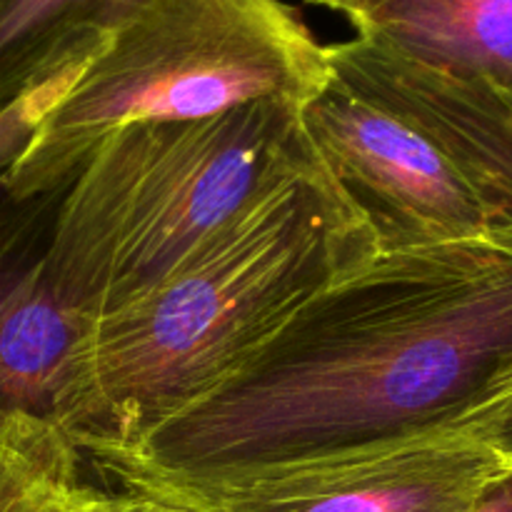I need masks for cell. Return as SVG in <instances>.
Segmentation results:
<instances>
[{
	"mask_svg": "<svg viewBox=\"0 0 512 512\" xmlns=\"http://www.w3.org/2000/svg\"><path fill=\"white\" fill-rule=\"evenodd\" d=\"M328 70V45L283 0H153L50 100L3 173L20 193L55 190L120 128L303 108Z\"/></svg>",
	"mask_w": 512,
	"mask_h": 512,
	"instance_id": "obj_4",
	"label": "cell"
},
{
	"mask_svg": "<svg viewBox=\"0 0 512 512\" xmlns=\"http://www.w3.org/2000/svg\"><path fill=\"white\" fill-rule=\"evenodd\" d=\"M500 95H503V98H505V103H508V108L512 110V85H510V88L500 90Z\"/></svg>",
	"mask_w": 512,
	"mask_h": 512,
	"instance_id": "obj_16",
	"label": "cell"
},
{
	"mask_svg": "<svg viewBox=\"0 0 512 512\" xmlns=\"http://www.w3.org/2000/svg\"><path fill=\"white\" fill-rule=\"evenodd\" d=\"M60 193L63 185L20 193L0 170V415L50 423L58 418L73 353L90 323L65 303L55 283Z\"/></svg>",
	"mask_w": 512,
	"mask_h": 512,
	"instance_id": "obj_7",
	"label": "cell"
},
{
	"mask_svg": "<svg viewBox=\"0 0 512 512\" xmlns=\"http://www.w3.org/2000/svg\"><path fill=\"white\" fill-rule=\"evenodd\" d=\"M305 3H310V5H320V8L335 10V13H343V10L348 8L350 3H355V0H305Z\"/></svg>",
	"mask_w": 512,
	"mask_h": 512,
	"instance_id": "obj_15",
	"label": "cell"
},
{
	"mask_svg": "<svg viewBox=\"0 0 512 512\" xmlns=\"http://www.w3.org/2000/svg\"><path fill=\"white\" fill-rule=\"evenodd\" d=\"M328 58L438 140L483 198L500 240L512 245V110L500 90L360 38L328 45Z\"/></svg>",
	"mask_w": 512,
	"mask_h": 512,
	"instance_id": "obj_8",
	"label": "cell"
},
{
	"mask_svg": "<svg viewBox=\"0 0 512 512\" xmlns=\"http://www.w3.org/2000/svg\"><path fill=\"white\" fill-rule=\"evenodd\" d=\"M343 15L355 38L400 58L495 90L512 85V0H355Z\"/></svg>",
	"mask_w": 512,
	"mask_h": 512,
	"instance_id": "obj_9",
	"label": "cell"
},
{
	"mask_svg": "<svg viewBox=\"0 0 512 512\" xmlns=\"http://www.w3.org/2000/svg\"><path fill=\"white\" fill-rule=\"evenodd\" d=\"M378 253L373 230L313 155L153 288L90 318L55 423L80 455L128 443Z\"/></svg>",
	"mask_w": 512,
	"mask_h": 512,
	"instance_id": "obj_2",
	"label": "cell"
},
{
	"mask_svg": "<svg viewBox=\"0 0 512 512\" xmlns=\"http://www.w3.org/2000/svg\"><path fill=\"white\" fill-rule=\"evenodd\" d=\"M328 68L323 88L300 108V130L380 253L470 240L508 245L478 190L423 125L330 58Z\"/></svg>",
	"mask_w": 512,
	"mask_h": 512,
	"instance_id": "obj_5",
	"label": "cell"
},
{
	"mask_svg": "<svg viewBox=\"0 0 512 512\" xmlns=\"http://www.w3.org/2000/svg\"><path fill=\"white\" fill-rule=\"evenodd\" d=\"M98 512H195V510L173 503V500L160 498V495L148 493V490L120 485V488L113 490V493H105L103 490Z\"/></svg>",
	"mask_w": 512,
	"mask_h": 512,
	"instance_id": "obj_13",
	"label": "cell"
},
{
	"mask_svg": "<svg viewBox=\"0 0 512 512\" xmlns=\"http://www.w3.org/2000/svg\"><path fill=\"white\" fill-rule=\"evenodd\" d=\"M300 108L253 103L120 128L63 183L53 273L85 318L163 280L210 233L313 158Z\"/></svg>",
	"mask_w": 512,
	"mask_h": 512,
	"instance_id": "obj_3",
	"label": "cell"
},
{
	"mask_svg": "<svg viewBox=\"0 0 512 512\" xmlns=\"http://www.w3.org/2000/svg\"><path fill=\"white\" fill-rule=\"evenodd\" d=\"M463 512H512V463H503Z\"/></svg>",
	"mask_w": 512,
	"mask_h": 512,
	"instance_id": "obj_14",
	"label": "cell"
},
{
	"mask_svg": "<svg viewBox=\"0 0 512 512\" xmlns=\"http://www.w3.org/2000/svg\"><path fill=\"white\" fill-rule=\"evenodd\" d=\"M460 433L488 448L503 463H512V383L493 403L470 418Z\"/></svg>",
	"mask_w": 512,
	"mask_h": 512,
	"instance_id": "obj_12",
	"label": "cell"
},
{
	"mask_svg": "<svg viewBox=\"0 0 512 512\" xmlns=\"http://www.w3.org/2000/svg\"><path fill=\"white\" fill-rule=\"evenodd\" d=\"M153 0H0V115L68 80Z\"/></svg>",
	"mask_w": 512,
	"mask_h": 512,
	"instance_id": "obj_10",
	"label": "cell"
},
{
	"mask_svg": "<svg viewBox=\"0 0 512 512\" xmlns=\"http://www.w3.org/2000/svg\"><path fill=\"white\" fill-rule=\"evenodd\" d=\"M83 455L50 420L0 415V512H98Z\"/></svg>",
	"mask_w": 512,
	"mask_h": 512,
	"instance_id": "obj_11",
	"label": "cell"
},
{
	"mask_svg": "<svg viewBox=\"0 0 512 512\" xmlns=\"http://www.w3.org/2000/svg\"><path fill=\"white\" fill-rule=\"evenodd\" d=\"M500 465L465 433H425L295 463L115 483L195 512H463Z\"/></svg>",
	"mask_w": 512,
	"mask_h": 512,
	"instance_id": "obj_6",
	"label": "cell"
},
{
	"mask_svg": "<svg viewBox=\"0 0 512 512\" xmlns=\"http://www.w3.org/2000/svg\"><path fill=\"white\" fill-rule=\"evenodd\" d=\"M510 383V245L390 250L305 300L173 413L83 460L118 480L323 458L460 433Z\"/></svg>",
	"mask_w": 512,
	"mask_h": 512,
	"instance_id": "obj_1",
	"label": "cell"
}]
</instances>
